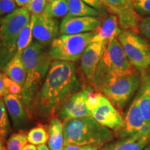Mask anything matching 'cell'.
Instances as JSON below:
<instances>
[{"label": "cell", "instance_id": "obj_1", "mask_svg": "<svg viewBox=\"0 0 150 150\" xmlns=\"http://www.w3.org/2000/svg\"><path fill=\"white\" fill-rule=\"evenodd\" d=\"M81 88L73 62H52L40 89L33 99L31 108L42 118L53 117L61 106Z\"/></svg>", "mask_w": 150, "mask_h": 150}, {"label": "cell", "instance_id": "obj_2", "mask_svg": "<svg viewBox=\"0 0 150 150\" xmlns=\"http://www.w3.org/2000/svg\"><path fill=\"white\" fill-rule=\"evenodd\" d=\"M22 59L26 70V80L22 87L21 98L29 115L37 90L46 77L51 65L52 58L47 46L36 40L22 53Z\"/></svg>", "mask_w": 150, "mask_h": 150}, {"label": "cell", "instance_id": "obj_3", "mask_svg": "<svg viewBox=\"0 0 150 150\" xmlns=\"http://www.w3.org/2000/svg\"><path fill=\"white\" fill-rule=\"evenodd\" d=\"M64 145H97L102 147L112 138V134L92 117L63 121Z\"/></svg>", "mask_w": 150, "mask_h": 150}, {"label": "cell", "instance_id": "obj_4", "mask_svg": "<svg viewBox=\"0 0 150 150\" xmlns=\"http://www.w3.org/2000/svg\"><path fill=\"white\" fill-rule=\"evenodd\" d=\"M136 70L124 52L117 38L106 45L97 67L94 81V88L99 92L108 82L118 76Z\"/></svg>", "mask_w": 150, "mask_h": 150}, {"label": "cell", "instance_id": "obj_5", "mask_svg": "<svg viewBox=\"0 0 150 150\" xmlns=\"http://www.w3.org/2000/svg\"><path fill=\"white\" fill-rule=\"evenodd\" d=\"M95 32L74 35H62L50 44L49 53L52 60L74 62L81 58L93 41Z\"/></svg>", "mask_w": 150, "mask_h": 150}, {"label": "cell", "instance_id": "obj_6", "mask_svg": "<svg viewBox=\"0 0 150 150\" xmlns=\"http://www.w3.org/2000/svg\"><path fill=\"white\" fill-rule=\"evenodd\" d=\"M131 65L144 73L150 67V42L138 33L122 30L117 37Z\"/></svg>", "mask_w": 150, "mask_h": 150}, {"label": "cell", "instance_id": "obj_7", "mask_svg": "<svg viewBox=\"0 0 150 150\" xmlns=\"http://www.w3.org/2000/svg\"><path fill=\"white\" fill-rule=\"evenodd\" d=\"M140 82L139 72L135 70L110 81L99 92L119 109H122L138 90Z\"/></svg>", "mask_w": 150, "mask_h": 150}, {"label": "cell", "instance_id": "obj_8", "mask_svg": "<svg viewBox=\"0 0 150 150\" xmlns=\"http://www.w3.org/2000/svg\"><path fill=\"white\" fill-rule=\"evenodd\" d=\"M31 13L26 7L16 8L0 20V38L11 52L16 53L20 33L31 20Z\"/></svg>", "mask_w": 150, "mask_h": 150}, {"label": "cell", "instance_id": "obj_9", "mask_svg": "<svg viewBox=\"0 0 150 150\" xmlns=\"http://www.w3.org/2000/svg\"><path fill=\"white\" fill-rule=\"evenodd\" d=\"M91 88L85 87L71 96L63 103L58 112L62 120L84 117H91V112L87 106V101Z\"/></svg>", "mask_w": 150, "mask_h": 150}, {"label": "cell", "instance_id": "obj_10", "mask_svg": "<svg viewBox=\"0 0 150 150\" xmlns=\"http://www.w3.org/2000/svg\"><path fill=\"white\" fill-rule=\"evenodd\" d=\"M91 117L106 128L118 130L122 128L125 120L113 104L104 95L95 108L91 110Z\"/></svg>", "mask_w": 150, "mask_h": 150}, {"label": "cell", "instance_id": "obj_11", "mask_svg": "<svg viewBox=\"0 0 150 150\" xmlns=\"http://www.w3.org/2000/svg\"><path fill=\"white\" fill-rule=\"evenodd\" d=\"M33 35L37 42L45 46L51 44L60 33V26L56 18H52L44 13L34 16Z\"/></svg>", "mask_w": 150, "mask_h": 150}, {"label": "cell", "instance_id": "obj_12", "mask_svg": "<svg viewBox=\"0 0 150 150\" xmlns=\"http://www.w3.org/2000/svg\"><path fill=\"white\" fill-rule=\"evenodd\" d=\"M106 45H107L99 42H91L81 58V68L84 78L93 86L97 67Z\"/></svg>", "mask_w": 150, "mask_h": 150}, {"label": "cell", "instance_id": "obj_13", "mask_svg": "<svg viewBox=\"0 0 150 150\" xmlns=\"http://www.w3.org/2000/svg\"><path fill=\"white\" fill-rule=\"evenodd\" d=\"M97 17H72L66 16L60 24V33L62 35H74L95 31L101 24Z\"/></svg>", "mask_w": 150, "mask_h": 150}, {"label": "cell", "instance_id": "obj_14", "mask_svg": "<svg viewBox=\"0 0 150 150\" xmlns=\"http://www.w3.org/2000/svg\"><path fill=\"white\" fill-rule=\"evenodd\" d=\"M122 129L121 136L124 138L136 133L150 131V127L144 119L136 97H135L134 102L129 108Z\"/></svg>", "mask_w": 150, "mask_h": 150}, {"label": "cell", "instance_id": "obj_15", "mask_svg": "<svg viewBox=\"0 0 150 150\" xmlns=\"http://www.w3.org/2000/svg\"><path fill=\"white\" fill-rule=\"evenodd\" d=\"M3 99L15 128L18 129L26 125L28 122L29 117L27 112H26L21 96L8 93Z\"/></svg>", "mask_w": 150, "mask_h": 150}, {"label": "cell", "instance_id": "obj_16", "mask_svg": "<svg viewBox=\"0 0 150 150\" xmlns=\"http://www.w3.org/2000/svg\"><path fill=\"white\" fill-rule=\"evenodd\" d=\"M122 30L120 28L118 18L116 15H110L104 22H101L99 27L95 30V36L92 42H99L108 45L114 38L118 37Z\"/></svg>", "mask_w": 150, "mask_h": 150}, {"label": "cell", "instance_id": "obj_17", "mask_svg": "<svg viewBox=\"0 0 150 150\" xmlns=\"http://www.w3.org/2000/svg\"><path fill=\"white\" fill-rule=\"evenodd\" d=\"M47 142L50 150H63L64 147L63 123L60 118L55 116L50 119Z\"/></svg>", "mask_w": 150, "mask_h": 150}, {"label": "cell", "instance_id": "obj_18", "mask_svg": "<svg viewBox=\"0 0 150 150\" xmlns=\"http://www.w3.org/2000/svg\"><path fill=\"white\" fill-rule=\"evenodd\" d=\"M4 74L23 87L26 80V70L22 59V54L16 53L3 70Z\"/></svg>", "mask_w": 150, "mask_h": 150}, {"label": "cell", "instance_id": "obj_19", "mask_svg": "<svg viewBox=\"0 0 150 150\" xmlns=\"http://www.w3.org/2000/svg\"><path fill=\"white\" fill-rule=\"evenodd\" d=\"M150 140V131L139 132L116 142L113 150H142Z\"/></svg>", "mask_w": 150, "mask_h": 150}, {"label": "cell", "instance_id": "obj_20", "mask_svg": "<svg viewBox=\"0 0 150 150\" xmlns=\"http://www.w3.org/2000/svg\"><path fill=\"white\" fill-rule=\"evenodd\" d=\"M117 16L120 27L125 31H131L138 33V24L140 20L139 13L137 12L134 5L122 9L115 13Z\"/></svg>", "mask_w": 150, "mask_h": 150}, {"label": "cell", "instance_id": "obj_21", "mask_svg": "<svg viewBox=\"0 0 150 150\" xmlns=\"http://www.w3.org/2000/svg\"><path fill=\"white\" fill-rule=\"evenodd\" d=\"M136 97L144 119L150 127V74L142 78L141 86Z\"/></svg>", "mask_w": 150, "mask_h": 150}, {"label": "cell", "instance_id": "obj_22", "mask_svg": "<svg viewBox=\"0 0 150 150\" xmlns=\"http://www.w3.org/2000/svg\"><path fill=\"white\" fill-rule=\"evenodd\" d=\"M67 2L69 8L67 16L72 17L98 16V11L82 0H67Z\"/></svg>", "mask_w": 150, "mask_h": 150}, {"label": "cell", "instance_id": "obj_23", "mask_svg": "<svg viewBox=\"0 0 150 150\" xmlns=\"http://www.w3.org/2000/svg\"><path fill=\"white\" fill-rule=\"evenodd\" d=\"M43 13L54 18L65 17L69 13L67 0H53L47 2Z\"/></svg>", "mask_w": 150, "mask_h": 150}, {"label": "cell", "instance_id": "obj_24", "mask_svg": "<svg viewBox=\"0 0 150 150\" xmlns=\"http://www.w3.org/2000/svg\"><path fill=\"white\" fill-rule=\"evenodd\" d=\"M33 18L31 17V20L27 25L24 27L18 37L17 42L16 53L22 54L26 48H27L31 42H33Z\"/></svg>", "mask_w": 150, "mask_h": 150}, {"label": "cell", "instance_id": "obj_25", "mask_svg": "<svg viewBox=\"0 0 150 150\" xmlns=\"http://www.w3.org/2000/svg\"><path fill=\"white\" fill-rule=\"evenodd\" d=\"M27 138L29 143L33 145H44L48 141V131L43 125H38L30 129L27 134Z\"/></svg>", "mask_w": 150, "mask_h": 150}, {"label": "cell", "instance_id": "obj_26", "mask_svg": "<svg viewBox=\"0 0 150 150\" xmlns=\"http://www.w3.org/2000/svg\"><path fill=\"white\" fill-rule=\"evenodd\" d=\"M27 134L24 130H20L18 132L11 134L6 141V150H22L27 144Z\"/></svg>", "mask_w": 150, "mask_h": 150}, {"label": "cell", "instance_id": "obj_27", "mask_svg": "<svg viewBox=\"0 0 150 150\" xmlns=\"http://www.w3.org/2000/svg\"><path fill=\"white\" fill-rule=\"evenodd\" d=\"M104 4L115 13L118 11L134 5V0H104Z\"/></svg>", "mask_w": 150, "mask_h": 150}, {"label": "cell", "instance_id": "obj_28", "mask_svg": "<svg viewBox=\"0 0 150 150\" xmlns=\"http://www.w3.org/2000/svg\"><path fill=\"white\" fill-rule=\"evenodd\" d=\"M15 53L5 45L0 38V70H3L7 63L13 57Z\"/></svg>", "mask_w": 150, "mask_h": 150}, {"label": "cell", "instance_id": "obj_29", "mask_svg": "<svg viewBox=\"0 0 150 150\" xmlns=\"http://www.w3.org/2000/svg\"><path fill=\"white\" fill-rule=\"evenodd\" d=\"M0 131H5L7 132L10 131V122L7 108L3 98L0 99Z\"/></svg>", "mask_w": 150, "mask_h": 150}, {"label": "cell", "instance_id": "obj_30", "mask_svg": "<svg viewBox=\"0 0 150 150\" xmlns=\"http://www.w3.org/2000/svg\"><path fill=\"white\" fill-rule=\"evenodd\" d=\"M46 4V0H31L26 8L29 11L31 15L37 16L43 13Z\"/></svg>", "mask_w": 150, "mask_h": 150}, {"label": "cell", "instance_id": "obj_31", "mask_svg": "<svg viewBox=\"0 0 150 150\" xmlns=\"http://www.w3.org/2000/svg\"><path fill=\"white\" fill-rule=\"evenodd\" d=\"M4 83L6 88L7 91H8V93L13 94V95H20L21 96L22 91V87L20 84L16 83V81L11 79L8 78L4 74Z\"/></svg>", "mask_w": 150, "mask_h": 150}, {"label": "cell", "instance_id": "obj_32", "mask_svg": "<svg viewBox=\"0 0 150 150\" xmlns=\"http://www.w3.org/2000/svg\"><path fill=\"white\" fill-rule=\"evenodd\" d=\"M16 0H0V16L11 13L16 9Z\"/></svg>", "mask_w": 150, "mask_h": 150}, {"label": "cell", "instance_id": "obj_33", "mask_svg": "<svg viewBox=\"0 0 150 150\" xmlns=\"http://www.w3.org/2000/svg\"><path fill=\"white\" fill-rule=\"evenodd\" d=\"M134 6L139 14L150 16V0H134Z\"/></svg>", "mask_w": 150, "mask_h": 150}, {"label": "cell", "instance_id": "obj_34", "mask_svg": "<svg viewBox=\"0 0 150 150\" xmlns=\"http://www.w3.org/2000/svg\"><path fill=\"white\" fill-rule=\"evenodd\" d=\"M138 30L144 36L150 40V16L140 19Z\"/></svg>", "mask_w": 150, "mask_h": 150}, {"label": "cell", "instance_id": "obj_35", "mask_svg": "<svg viewBox=\"0 0 150 150\" xmlns=\"http://www.w3.org/2000/svg\"><path fill=\"white\" fill-rule=\"evenodd\" d=\"M99 146L97 145H86V146H79V145H64L63 150H100Z\"/></svg>", "mask_w": 150, "mask_h": 150}, {"label": "cell", "instance_id": "obj_36", "mask_svg": "<svg viewBox=\"0 0 150 150\" xmlns=\"http://www.w3.org/2000/svg\"><path fill=\"white\" fill-rule=\"evenodd\" d=\"M4 74L0 72V99H2V97L8 93L4 83Z\"/></svg>", "mask_w": 150, "mask_h": 150}, {"label": "cell", "instance_id": "obj_37", "mask_svg": "<svg viewBox=\"0 0 150 150\" xmlns=\"http://www.w3.org/2000/svg\"><path fill=\"white\" fill-rule=\"evenodd\" d=\"M82 1L95 9H99L101 8L102 1L100 0H82Z\"/></svg>", "mask_w": 150, "mask_h": 150}, {"label": "cell", "instance_id": "obj_38", "mask_svg": "<svg viewBox=\"0 0 150 150\" xmlns=\"http://www.w3.org/2000/svg\"><path fill=\"white\" fill-rule=\"evenodd\" d=\"M7 134H8L7 131H0V150H1L4 148V143L5 142Z\"/></svg>", "mask_w": 150, "mask_h": 150}, {"label": "cell", "instance_id": "obj_39", "mask_svg": "<svg viewBox=\"0 0 150 150\" xmlns=\"http://www.w3.org/2000/svg\"><path fill=\"white\" fill-rule=\"evenodd\" d=\"M31 0H16L17 5L20 7H27Z\"/></svg>", "mask_w": 150, "mask_h": 150}, {"label": "cell", "instance_id": "obj_40", "mask_svg": "<svg viewBox=\"0 0 150 150\" xmlns=\"http://www.w3.org/2000/svg\"><path fill=\"white\" fill-rule=\"evenodd\" d=\"M22 150H38V147H35V145H33V144L27 143V145L24 146Z\"/></svg>", "mask_w": 150, "mask_h": 150}, {"label": "cell", "instance_id": "obj_41", "mask_svg": "<svg viewBox=\"0 0 150 150\" xmlns=\"http://www.w3.org/2000/svg\"><path fill=\"white\" fill-rule=\"evenodd\" d=\"M114 145H115V143L109 144V145H107L105 146V147L103 148L102 150H113Z\"/></svg>", "mask_w": 150, "mask_h": 150}, {"label": "cell", "instance_id": "obj_42", "mask_svg": "<svg viewBox=\"0 0 150 150\" xmlns=\"http://www.w3.org/2000/svg\"><path fill=\"white\" fill-rule=\"evenodd\" d=\"M38 150H50V149L47 147L45 144H44V145H40L38 146Z\"/></svg>", "mask_w": 150, "mask_h": 150}, {"label": "cell", "instance_id": "obj_43", "mask_svg": "<svg viewBox=\"0 0 150 150\" xmlns=\"http://www.w3.org/2000/svg\"><path fill=\"white\" fill-rule=\"evenodd\" d=\"M145 150H150V145L148 146L147 147H146V149Z\"/></svg>", "mask_w": 150, "mask_h": 150}, {"label": "cell", "instance_id": "obj_44", "mask_svg": "<svg viewBox=\"0 0 150 150\" xmlns=\"http://www.w3.org/2000/svg\"><path fill=\"white\" fill-rule=\"evenodd\" d=\"M53 1V0H46L47 3V2H50V1Z\"/></svg>", "mask_w": 150, "mask_h": 150}, {"label": "cell", "instance_id": "obj_45", "mask_svg": "<svg viewBox=\"0 0 150 150\" xmlns=\"http://www.w3.org/2000/svg\"><path fill=\"white\" fill-rule=\"evenodd\" d=\"M101 1H102V3H104V0H100Z\"/></svg>", "mask_w": 150, "mask_h": 150}, {"label": "cell", "instance_id": "obj_46", "mask_svg": "<svg viewBox=\"0 0 150 150\" xmlns=\"http://www.w3.org/2000/svg\"><path fill=\"white\" fill-rule=\"evenodd\" d=\"M1 150H6V148H5L4 147V148H3V149H1Z\"/></svg>", "mask_w": 150, "mask_h": 150}]
</instances>
